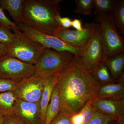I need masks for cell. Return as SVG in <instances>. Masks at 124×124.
<instances>
[{
    "mask_svg": "<svg viewBox=\"0 0 124 124\" xmlns=\"http://www.w3.org/2000/svg\"><path fill=\"white\" fill-rule=\"evenodd\" d=\"M60 111L72 115L86 103L97 97L100 85L96 82L79 57L71 62L58 76Z\"/></svg>",
    "mask_w": 124,
    "mask_h": 124,
    "instance_id": "obj_1",
    "label": "cell"
},
{
    "mask_svg": "<svg viewBox=\"0 0 124 124\" xmlns=\"http://www.w3.org/2000/svg\"><path fill=\"white\" fill-rule=\"evenodd\" d=\"M63 0H23L22 23L46 34L54 35L59 27L56 17L60 14Z\"/></svg>",
    "mask_w": 124,
    "mask_h": 124,
    "instance_id": "obj_2",
    "label": "cell"
},
{
    "mask_svg": "<svg viewBox=\"0 0 124 124\" xmlns=\"http://www.w3.org/2000/svg\"><path fill=\"white\" fill-rule=\"evenodd\" d=\"M15 40L7 47V55L26 63L34 65L46 48L20 31L17 27H13Z\"/></svg>",
    "mask_w": 124,
    "mask_h": 124,
    "instance_id": "obj_3",
    "label": "cell"
},
{
    "mask_svg": "<svg viewBox=\"0 0 124 124\" xmlns=\"http://www.w3.org/2000/svg\"><path fill=\"white\" fill-rule=\"evenodd\" d=\"M74 56L69 52L46 48L34 65L35 74L44 78L58 75Z\"/></svg>",
    "mask_w": 124,
    "mask_h": 124,
    "instance_id": "obj_4",
    "label": "cell"
},
{
    "mask_svg": "<svg viewBox=\"0 0 124 124\" xmlns=\"http://www.w3.org/2000/svg\"><path fill=\"white\" fill-rule=\"evenodd\" d=\"M94 21L100 23L101 28L103 61L111 55L124 53V39L117 31L112 14L104 13L95 15Z\"/></svg>",
    "mask_w": 124,
    "mask_h": 124,
    "instance_id": "obj_5",
    "label": "cell"
},
{
    "mask_svg": "<svg viewBox=\"0 0 124 124\" xmlns=\"http://www.w3.org/2000/svg\"><path fill=\"white\" fill-rule=\"evenodd\" d=\"M17 27L26 35L45 48L69 52L75 57H79L81 49L71 46L56 36L41 32L23 23L18 24Z\"/></svg>",
    "mask_w": 124,
    "mask_h": 124,
    "instance_id": "obj_6",
    "label": "cell"
},
{
    "mask_svg": "<svg viewBox=\"0 0 124 124\" xmlns=\"http://www.w3.org/2000/svg\"><path fill=\"white\" fill-rule=\"evenodd\" d=\"M35 74L34 65L7 54L0 58V78L18 82Z\"/></svg>",
    "mask_w": 124,
    "mask_h": 124,
    "instance_id": "obj_7",
    "label": "cell"
},
{
    "mask_svg": "<svg viewBox=\"0 0 124 124\" xmlns=\"http://www.w3.org/2000/svg\"><path fill=\"white\" fill-rule=\"evenodd\" d=\"M45 80L46 78L34 74L18 82L12 92L17 98L31 102H39Z\"/></svg>",
    "mask_w": 124,
    "mask_h": 124,
    "instance_id": "obj_8",
    "label": "cell"
},
{
    "mask_svg": "<svg viewBox=\"0 0 124 124\" xmlns=\"http://www.w3.org/2000/svg\"><path fill=\"white\" fill-rule=\"evenodd\" d=\"M103 57L102 35L101 26L96 24L95 31L86 45L81 51L79 58L85 67L90 70Z\"/></svg>",
    "mask_w": 124,
    "mask_h": 124,
    "instance_id": "obj_9",
    "label": "cell"
},
{
    "mask_svg": "<svg viewBox=\"0 0 124 124\" xmlns=\"http://www.w3.org/2000/svg\"><path fill=\"white\" fill-rule=\"evenodd\" d=\"M96 24L94 22L85 23L81 31L60 26L55 30L54 35L71 46L81 49L93 36Z\"/></svg>",
    "mask_w": 124,
    "mask_h": 124,
    "instance_id": "obj_10",
    "label": "cell"
},
{
    "mask_svg": "<svg viewBox=\"0 0 124 124\" xmlns=\"http://www.w3.org/2000/svg\"><path fill=\"white\" fill-rule=\"evenodd\" d=\"M14 113L25 124H41L39 102H31L17 98Z\"/></svg>",
    "mask_w": 124,
    "mask_h": 124,
    "instance_id": "obj_11",
    "label": "cell"
},
{
    "mask_svg": "<svg viewBox=\"0 0 124 124\" xmlns=\"http://www.w3.org/2000/svg\"><path fill=\"white\" fill-rule=\"evenodd\" d=\"M91 105L95 112L118 119L124 116V100L96 97L91 100Z\"/></svg>",
    "mask_w": 124,
    "mask_h": 124,
    "instance_id": "obj_12",
    "label": "cell"
},
{
    "mask_svg": "<svg viewBox=\"0 0 124 124\" xmlns=\"http://www.w3.org/2000/svg\"><path fill=\"white\" fill-rule=\"evenodd\" d=\"M96 97L116 100H124V82H113L100 85Z\"/></svg>",
    "mask_w": 124,
    "mask_h": 124,
    "instance_id": "obj_13",
    "label": "cell"
},
{
    "mask_svg": "<svg viewBox=\"0 0 124 124\" xmlns=\"http://www.w3.org/2000/svg\"><path fill=\"white\" fill-rule=\"evenodd\" d=\"M58 75L46 78L45 82L39 101L41 124H44L46 114L52 93L57 84Z\"/></svg>",
    "mask_w": 124,
    "mask_h": 124,
    "instance_id": "obj_14",
    "label": "cell"
},
{
    "mask_svg": "<svg viewBox=\"0 0 124 124\" xmlns=\"http://www.w3.org/2000/svg\"><path fill=\"white\" fill-rule=\"evenodd\" d=\"M104 62L115 82H117L124 73V53L107 57Z\"/></svg>",
    "mask_w": 124,
    "mask_h": 124,
    "instance_id": "obj_15",
    "label": "cell"
},
{
    "mask_svg": "<svg viewBox=\"0 0 124 124\" xmlns=\"http://www.w3.org/2000/svg\"><path fill=\"white\" fill-rule=\"evenodd\" d=\"M23 0H0V7L9 12L16 26L22 23Z\"/></svg>",
    "mask_w": 124,
    "mask_h": 124,
    "instance_id": "obj_16",
    "label": "cell"
},
{
    "mask_svg": "<svg viewBox=\"0 0 124 124\" xmlns=\"http://www.w3.org/2000/svg\"><path fill=\"white\" fill-rule=\"evenodd\" d=\"M89 70L94 79L100 85L115 82L103 61L98 62Z\"/></svg>",
    "mask_w": 124,
    "mask_h": 124,
    "instance_id": "obj_17",
    "label": "cell"
},
{
    "mask_svg": "<svg viewBox=\"0 0 124 124\" xmlns=\"http://www.w3.org/2000/svg\"><path fill=\"white\" fill-rule=\"evenodd\" d=\"M17 99L12 91L0 93V113L4 117L14 115V106Z\"/></svg>",
    "mask_w": 124,
    "mask_h": 124,
    "instance_id": "obj_18",
    "label": "cell"
},
{
    "mask_svg": "<svg viewBox=\"0 0 124 124\" xmlns=\"http://www.w3.org/2000/svg\"><path fill=\"white\" fill-rule=\"evenodd\" d=\"M60 111V98L57 84L55 85L46 111L44 124H49Z\"/></svg>",
    "mask_w": 124,
    "mask_h": 124,
    "instance_id": "obj_19",
    "label": "cell"
},
{
    "mask_svg": "<svg viewBox=\"0 0 124 124\" xmlns=\"http://www.w3.org/2000/svg\"><path fill=\"white\" fill-rule=\"evenodd\" d=\"M91 100L86 103L80 111L71 116V124H86L93 117L95 111L91 105Z\"/></svg>",
    "mask_w": 124,
    "mask_h": 124,
    "instance_id": "obj_20",
    "label": "cell"
},
{
    "mask_svg": "<svg viewBox=\"0 0 124 124\" xmlns=\"http://www.w3.org/2000/svg\"><path fill=\"white\" fill-rule=\"evenodd\" d=\"M116 27L124 35V0H117L115 7L111 13Z\"/></svg>",
    "mask_w": 124,
    "mask_h": 124,
    "instance_id": "obj_21",
    "label": "cell"
},
{
    "mask_svg": "<svg viewBox=\"0 0 124 124\" xmlns=\"http://www.w3.org/2000/svg\"><path fill=\"white\" fill-rule=\"evenodd\" d=\"M117 1V0H93L94 14L97 15L102 14H111Z\"/></svg>",
    "mask_w": 124,
    "mask_h": 124,
    "instance_id": "obj_22",
    "label": "cell"
},
{
    "mask_svg": "<svg viewBox=\"0 0 124 124\" xmlns=\"http://www.w3.org/2000/svg\"><path fill=\"white\" fill-rule=\"evenodd\" d=\"M76 13L84 15L91 14L94 8L93 0H75Z\"/></svg>",
    "mask_w": 124,
    "mask_h": 124,
    "instance_id": "obj_23",
    "label": "cell"
},
{
    "mask_svg": "<svg viewBox=\"0 0 124 124\" xmlns=\"http://www.w3.org/2000/svg\"><path fill=\"white\" fill-rule=\"evenodd\" d=\"M15 36L10 30L2 26H0V42L8 47L13 42Z\"/></svg>",
    "mask_w": 124,
    "mask_h": 124,
    "instance_id": "obj_24",
    "label": "cell"
},
{
    "mask_svg": "<svg viewBox=\"0 0 124 124\" xmlns=\"http://www.w3.org/2000/svg\"><path fill=\"white\" fill-rule=\"evenodd\" d=\"M119 119L95 112L86 124H108Z\"/></svg>",
    "mask_w": 124,
    "mask_h": 124,
    "instance_id": "obj_25",
    "label": "cell"
},
{
    "mask_svg": "<svg viewBox=\"0 0 124 124\" xmlns=\"http://www.w3.org/2000/svg\"><path fill=\"white\" fill-rule=\"evenodd\" d=\"M17 84L14 81L0 78V93L13 91Z\"/></svg>",
    "mask_w": 124,
    "mask_h": 124,
    "instance_id": "obj_26",
    "label": "cell"
},
{
    "mask_svg": "<svg viewBox=\"0 0 124 124\" xmlns=\"http://www.w3.org/2000/svg\"><path fill=\"white\" fill-rule=\"evenodd\" d=\"M71 116L65 112L59 111L49 124H71Z\"/></svg>",
    "mask_w": 124,
    "mask_h": 124,
    "instance_id": "obj_27",
    "label": "cell"
},
{
    "mask_svg": "<svg viewBox=\"0 0 124 124\" xmlns=\"http://www.w3.org/2000/svg\"><path fill=\"white\" fill-rule=\"evenodd\" d=\"M0 24L9 30H11L13 27H17L16 24L7 17L4 13L3 9L0 7Z\"/></svg>",
    "mask_w": 124,
    "mask_h": 124,
    "instance_id": "obj_28",
    "label": "cell"
},
{
    "mask_svg": "<svg viewBox=\"0 0 124 124\" xmlns=\"http://www.w3.org/2000/svg\"><path fill=\"white\" fill-rule=\"evenodd\" d=\"M56 19L60 26L63 28L69 29L71 27L72 20L70 18L66 17H62L60 14H59L57 16Z\"/></svg>",
    "mask_w": 124,
    "mask_h": 124,
    "instance_id": "obj_29",
    "label": "cell"
},
{
    "mask_svg": "<svg viewBox=\"0 0 124 124\" xmlns=\"http://www.w3.org/2000/svg\"><path fill=\"white\" fill-rule=\"evenodd\" d=\"M4 124H25L14 115L4 117Z\"/></svg>",
    "mask_w": 124,
    "mask_h": 124,
    "instance_id": "obj_30",
    "label": "cell"
},
{
    "mask_svg": "<svg viewBox=\"0 0 124 124\" xmlns=\"http://www.w3.org/2000/svg\"><path fill=\"white\" fill-rule=\"evenodd\" d=\"M71 26L74 28L76 30L81 31L83 30L82 27V19H75L72 20Z\"/></svg>",
    "mask_w": 124,
    "mask_h": 124,
    "instance_id": "obj_31",
    "label": "cell"
},
{
    "mask_svg": "<svg viewBox=\"0 0 124 124\" xmlns=\"http://www.w3.org/2000/svg\"><path fill=\"white\" fill-rule=\"evenodd\" d=\"M7 51V46L0 42V58L6 55Z\"/></svg>",
    "mask_w": 124,
    "mask_h": 124,
    "instance_id": "obj_32",
    "label": "cell"
},
{
    "mask_svg": "<svg viewBox=\"0 0 124 124\" xmlns=\"http://www.w3.org/2000/svg\"><path fill=\"white\" fill-rule=\"evenodd\" d=\"M108 124H124V116Z\"/></svg>",
    "mask_w": 124,
    "mask_h": 124,
    "instance_id": "obj_33",
    "label": "cell"
},
{
    "mask_svg": "<svg viewBox=\"0 0 124 124\" xmlns=\"http://www.w3.org/2000/svg\"><path fill=\"white\" fill-rule=\"evenodd\" d=\"M4 117L0 113V124H4Z\"/></svg>",
    "mask_w": 124,
    "mask_h": 124,
    "instance_id": "obj_34",
    "label": "cell"
},
{
    "mask_svg": "<svg viewBox=\"0 0 124 124\" xmlns=\"http://www.w3.org/2000/svg\"><path fill=\"white\" fill-rule=\"evenodd\" d=\"M1 26V25L0 24V26Z\"/></svg>",
    "mask_w": 124,
    "mask_h": 124,
    "instance_id": "obj_35",
    "label": "cell"
}]
</instances>
